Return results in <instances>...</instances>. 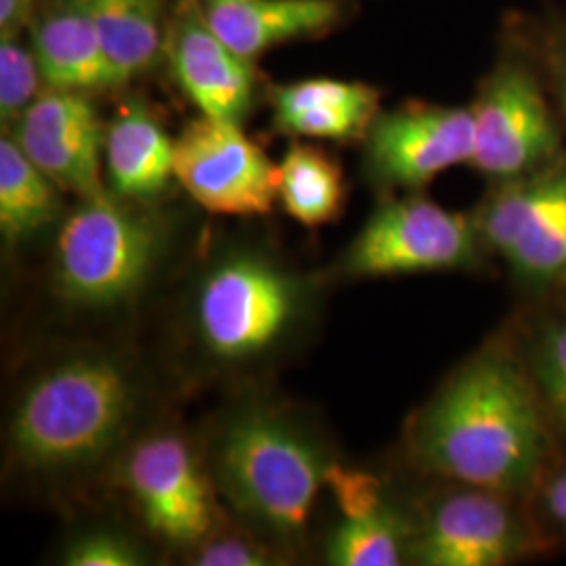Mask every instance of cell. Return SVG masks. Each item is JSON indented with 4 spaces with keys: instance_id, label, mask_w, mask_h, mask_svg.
<instances>
[{
    "instance_id": "83f0119b",
    "label": "cell",
    "mask_w": 566,
    "mask_h": 566,
    "mask_svg": "<svg viewBox=\"0 0 566 566\" xmlns=\"http://www.w3.org/2000/svg\"><path fill=\"white\" fill-rule=\"evenodd\" d=\"M200 566H264L271 565V554L264 547L243 537H208L196 554Z\"/></svg>"
},
{
    "instance_id": "4316f807",
    "label": "cell",
    "mask_w": 566,
    "mask_h": 566,
    "mask_svg": "<svg viewBox=\"0 0 566 566\" xmlns=\"http://www.w3.org/2000/svg\"><path fill=\"white\" fill-rule=\"evenodd\" d=\"M142 552L126 537L95 531L74 539L65 554L63 565L67 566H137L143 565Z\"/></svg>"
},
{
    "instance_id": "277c9868",
    "label": "cell",
    "mask_w": 566,
    "mask_h": 566,
    "mask_svg": "<svg viewBox=\"0 0 566 566\" xmlns=\"http://www.w3.org/2000/svg\"><path fill=\"white\" fill-rule=\"evenodd\" d=\"M470 109L474 118L470 166L491 185L539 172L566 151L565 124L526 28H512Z\"/></svg>"
},
{
    "instance_id": "ffe728a7",
    "label": "cell",
    "mask_w": 566,
    "mask_h": 566,
    "mask_svg": "<svg viewBox=\"0 0 566 566\" xmlns=\"http://www.w3.org/2000/svg\"><path fill=\"white\" fill-rule=\"evenodd\" d=\"M61 187L32 163L11 135L0 139V233L7 245L39 235L61 214Z\"/></svg>"
},
{
    "instance_id": "cb8c5ba5",
    "label": "cell",
    "mask_w": 566,
    "mask_h": 566,
    "mask_svg": "<svg viewBox=\"0 0 566 566\" xmlns=\"http://www.w3.org/2000/svg\"><path fill=\"white\" fill-rule=\"evenodd\" d=\"M41 63L21 36L0 39V118L4 126H13L21 114L41 97Z\"/></svg>"
},
{
    "instance_id": "44dd1931",
    "label": "cell",
    "mask_w": 566,
    "mask_h": 566,
    "mask_svg": "<svg viewBox=\"0 0 566 566\" xmlns=\"http://www.w3.org/2000/svg\"><path fill=\"white\" fill-rule=\"evenodd\" d=\"M277 198L283 210L304 227L334 223L343 212V166L311 143L294 142L283 154Z\"/></svg>"
},
{
    "instance_id": "7402d4cb",
    "label": "cell",
    "mask_w": 566,
    "mask_h": 566,
    "mask_svg": "<svg viewBox=\"0 0 566 566\" xmlns=\"http://www.w3.org/2000/svg\"><path fill=\"white\" fill-rule=\"evenodd\" d=\"M413 526L388 504L365 516L344 518L332 531L325 560L334 566H397L409 558Z\"/></svg>"
},
{
    "instance_id": "603a6c76",
    "label": "cell",
    "mask_w": 566,
    "mask_h": 566,
    "mask_svg": "<svg viewBox=\"0 0 566 566\" xmlns=\"http://www.w3.org/2000/svg\"><path fill=\"white\" fill-rule=\"evenodd\" d=\"M521 357L546 407L549 422L566 432V311L537 319Z\"/></svg>"
},
{
    "instance_id": "4dcf8cb0",
    "label": "cell",
    "mask_w": 566,
    "mask_h": 566,
    "mask_svg": "<svg viewBox=\"0 0 566 566\" xmlns=\"http://www.w3.org/2000/svg\"><path fill=\"white\" fill-rule=\"evenodd\" d=\"M558 296H560V304H563V306H560V308H565V311H566V290H565V292H560V294H558Z\"/></svg>"
},
{
    "instance_id": "ba28073f",
    "label": "cell",
    "mask_w": 566,
    "mask_h": 566,
    "mask_svg": "<svg viewBox=\"0 0 566 566\" xmlns=\"http://www.w3.org/2000/svg\"><path fill=\"white\" fill-rule=\"evenodd\" d=\"M472 217L518 287L537 296L565 292L566 151L539 172L491 185Z\"/></svg>"
},
{
    "instance_id": "5b68a950",
    "label": "cell",
    "mask_w": 566,
    "mask_h": 566,
    "mask_svg": "<svg viewBox=\"0 0 566 566\" xmlns=\"http://www.w3.org/2000/svg\"><path fill=\"white\" fill-rule=\"evenodd\" d=\"M164 240L163 223L143 202L114 193L82 200L57 233L55 292L86 311L128 304L151 277Z\"/></svg>"
},
{
    "instance_id": "9c48e42d",
    "label": "cell",
    "mask_w": 566,
    "mask_h": 566,
    "mask_svg": "<svg viewBox=\"0 0 566 566\" xmlns=\"http://www.w3.org/2000/svg\"><path fill=\"white\" fill-rule=\"evenodd\" d=\"M474 154L470 107L407 102L380 112L364 137V168L374 187L420 193Z\"/></svg>"
},
{
    "instance_id": "3957f363",
    "label": "cell",
    "mask_w": 566,
    "mask_h": 566,
    "mask_svg": "<svg viewBox=\"0 0 566 566\" xmlns=\"http://www.w3.org/2000/svg\"><path fill=\"white\" fill-rule=\"evenodd\" d=\"M212 462L231 506L285 539L303 533L329 465L298 426L263 405L242 407L224 420Z\"/></svg>"
},
{
    "instance_id": "52a82bcc",
    "label": "cell",
    "mask_w": 566,
    "mask_h": 566,
    "mask_svg": "<svg viewBox=\"0 0 566 566\" xmlns=\"http://www.w3.org/2000/svg\"><path fill=\"white\" fill-rule=\"evenodd\" d=\"M489 254L472 214L420 193L386 198L344 252L346 277H397L476 271Z\"/></svg>"
},
{
    "instance_id": "4fadbf2b",
    "label": "cell",
    "mask_w": 566,
    "mask_h": 566,
    "mask_svg": "<svg viewBox=\"0 0 566 566\" xmlns=\"http://www.w3.org/2000/svg\"><path fill=\"white\" fill-rule=\"evenodd\" d=\"M11 137L42 172L81 200L107 193L103 187L105 128L86 93L46 88Z\"/></svg>"
},
{
    "instance_id": "7a4b0ae2",
    "label": "cell",
    "mask_w": 566,
    "mask_h": 566,
    "mask_svg": "<svg viewBox=\"0 0 566 566\" xmlns=\"http://www.w3.org/2000/svg\"><path fill=\"white\" fill-rule=\"evenodd\" d=\"M135 409L128 369L109 355H72L41 371L11 416V451L25 470L78 472L120 443Z\"/></svg>"
},
{
    "instance_id": "7c38bea8",
    "label": "cell",
    "mask_w": 566,
    "mask_h": 566,
    "mask_svg": "<svg viewBox=\"0 0 566 566\" xmlns=\"http://www.w3.org/2000/svg\"><path fill=\"white\" fill-rule=\"evenodd\" d=\"M124 483L143 521L160 539L200 546L217 521L210 483L189 446L177 434H151L130 449Z\"/></svg>"
},
{
    "instance_id": "9a60e30c",
    "label": "cell",
    "mask_w": 566,
    "mask_h": 566,
    "mask_svg": "<svg viewBox=\"0 0 566 566\" xmlns=\"http://www.w3.org/2000/svg\"><path fill=\"white\" fill-rule=\"evenodd\" d=\"M30 44L46 88L91 95L122 86L105 57L86 0H42L30 25Z\"/></svg>"
},
{
    "instance_id": "8fae6325",
    "label": "cell",
    "mask_w": 566,
    "mask_h": 566,
    "mask_svg": "<svg viewBox=\"0 0 566 566\" xmlns=\"http://www.w3.org/2000/svg\"><path fill=\"white\" fill-rule=\"evenodd\" d=\"M535 542L512 495L458 485L426 507L409 558L424 566H504L525 558Z\"/></svg>"
},
{
    "instance_id": "5bb4252c",
    "label": "cell",
    "mask_w": 566,
    "mask_h": 566,
    "mask_svg": "<svg viewBox=\"0 0 566 566\" xmlns=\"http://www.w3.org/2000/svg\"><path fill=\"white\" fill-rule=\"evenodd\" d=\"M166 61L203 116L242 124L250 114L256 93L254 61L235 53L210 28L200 0H179L170 9Z\"/></svg>"
},
{
    "instance_id": "484cf974",
    "label": "cell",
    "mask_w": 566,
    "mask_h": 566,
    "mask_svg": "<svg viewBox=\"0 0 566 566\" xmlns=\"http://www.w3.org/2000/svg\"><path fill=\"white\" fill-rule=\"evenodd\" d=\"M526 34L542 63L549 95L566 128V20H547L528 25Z\"/></svg>"
},
{
    "instance_id": "d4e9b609",
    "label": "cell",
    "mask_w": 566,
    "mask_h": 566,
    "mask_svg": "<svg viewBox=\"0 0 566 566\" xmlns=\"http://www.w3.org/2000/svg\"><path fill=\"white\" fill-rule=\"evenodd\" d=\"M325 485L332 489L344 518L365 516L390 504L378 476L336 462H329L325 470Z\"/></svg>"
},
{
    "instance_id": "ac0fdd59",
    "label": "cell",
    "mask_w": 566,
    "mask_h": 566,
    "mask_svg": "<svg viewBox=\"0 0 566 566\" xmlns=\"http://www.w3.org/2000/svg\"><path fill=\"white\" fill-rule=\"evenodd\" d=\"M103 163L114 196L151 202L175 177V142L145 103H124L105 128Z\"/></svg>"
},
{
    "instance_id": "6da1fadb",
    "label": "cell",
    "mask_w": 566,
    "mask_h": 566,
    "mask_svg": "<svg viewBox=\"0 0 566 566\" xmlns=\"http://www.w3.org/2000/svg\"><path fill=\"white\" fill-rule=\"evenodd\" d=\"M554 426L514 343H491L465 359L418 411L411 455L455 485L512 497L547 470Z\"/></svg>"
},
{
    "instance_id": "d6986e66",
    "label": "cell",
    "mask_w": 566,
    "mask_h": 566,
    "mask_svg": "<svg viewBox=\"0 0 566 566\" xmlns=\"http://www.w3.org/2000/svg\"><path fill=\"white\" fill-rule=\"evenodd\" d=\"M105 57L122 86L166 60L170 7L166 0H86Z\"/></svg>"
},
{
    "instance_id": "e0dca14e",
    "label": "cell",
    "mask_w": 566,
    "mask_h": 566,
    "mask_svg": "<svg viewBox=\"0 0 566 566\" xmlns=\"http://www.w3.org/2000/svg\"><path fill=\"white\" fill-rule=\"evenodd\" d=\"M200 4L210 28L250 61L283 42L325 34L346 15L344 0H200Z\"/></svg>"
},
{
    "instance_id": "30bf717a",
    "label": "cell",
    "mask_w": 566,
    "mask_h": 566,
    "mask_svg": "<svg viewBox=\"0 0 566 566\" xmlns=\"http://www.w3.org/2000/svg\"><path fill=\"white\" fill-rule=\"evenodd\" d=\"M175 179L208 212L259 217L277 200L280 168L242 124L202 114L175 142Z\"/></svg>"
},
{
    "instance_id": "f1b7e54d",
    "label": "cell",
    "mask_w": 566,
    "mask_h": 566,
    "mask_svg": "<svg viewBox=\"0 0 566 566\" xmlns=\"http://www.w3.org/2000/svg\"><path fill=\"white\" fill-rule=\"evenodd\" d=\"M533 491L547 523L566 535V462L546 470Z\"/></svg>"
},
{
    "instance_id": "8992f818",
    "label": "cell",
    "mask_w": 566,
    "mask_h": 566,
    "mask_svg": "<svg viewBox=\"0 0 566 566\" xmlns=\"http://www.w3.org/2000/svg\"><path fill=\"white\" fill-rule=\"evenodd\" d=\"M303 306V285L290 271L261 254H229L198 283L193 332L214 361L250 364L294 332Z\"/></svg>"
},
{
    "instance_id": "f546056e",
    "label": "cell",
    "mask_w": 566,
    "mask_h": 566,
    "mask_svg": "<svg viewBox=\"0 0 566 566\" xmlns=\"http://www.w3.org/2000/svg\"><path fill=\"white\" fill-rule=\"evenodd\" d=\"M42 0H0V39L21 36L30 30Z\"/></svg>"
},
{
    "instance_id": "2e32d148",
    "label": "cell",
    "mask_w": 566,
    "mask_h": 566,
    "mask_svg": "<svg viewBox=\"0 0 566 566\" xmlns=\"http://www.w3.org/2000/svg\"><path fill=\"white\" fill-rule=\"evenodd\" d=\"M273 126L296 139L364 142L380 114V91L365 82L311 78L273 86Z\"/></svg>"
}]
</instances>
